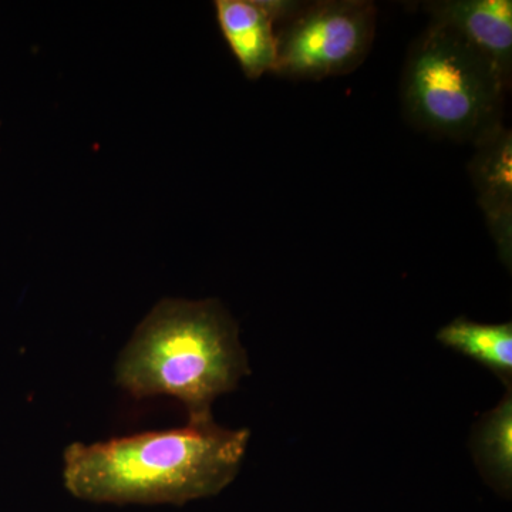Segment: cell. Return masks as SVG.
<instances>
[{"label": "cell", "mask_w": 512, "mask_h": 512, "mask_svg": "<svg viewBox=\"0 0 512 512\" xmlns=\"http://www.w3.org/2000/svg\"><path fill=\"white\" fill-rule=\"evenodd\" d=\"M248 373L237 322L221 302L163 299L120 353L116 383L136 399L173 397L200 423L214 420V400Z\"/></svg>", "instance_id": "cell-2"}, {"label": "cell", "mask_w": 512, "mask_h": 512, "mask_svg": "<svg viewBox=\"0 0 512 512\" xmlns=\"http://www.w3.org/2000/svg\"><path fill=\"white\" fill-rule=\"evenodd\" d=\"M511 387V386H510ZM497 409L481 420L474 436V454L483 476L504 495L510 494L512 477L511 389Z\"/></svg>", "instance_id": "cell-9"}, {"label": "cell", "mask_w": 512, "mask_h": 512, "mask_svg": "<svg viewBox=\"0 0 512 512\" xmlns=\"http://www.w3.org/2000/svg\"><path fill=\"white\" fill-rule=\"evenodd\" d=\"M430 23L456 33L471 49L493 64L511 87V0H439L424 5Z\"/></svg>", "instance_id": "cell-5"}, {"label": "cell", "mask_w": 512, "mask_h": 512, "mask_svg": "<svg viewBox=\"0 0 512 512\" xmlns=\"http://www.w3.org/2000/svg\"><path fill=\"white\" fill-rule=\"evenodd\" d=\"M437 339L447 348L463 353L488 367L505 383H511V323L485 325L466 318H457L440 330Z\"/></svg>", "instance_id": "cell-8"}, {"label": "cell", "mask_w": 512, "mask_h": 512, "mask_svg": "<svg viewBox=\"0 0 512 512\" xmlns=\"http://www.w3.org/2000/svg\"><path fill=\"white\" fill-rule=\"evenodd\" d=\"M249 430L214 420L146 431L101 443H73L63 453V484L96 504L184 505L214 497L237 477Z\"/></svg>", "instance_id": "cell-1"}, {"label": "cell", "mask_w": 512, "mask_h": 512, "mask_svg": "<svg viewBox=\"0 0 512 512\" xmlns=\"http://www.w3.org/2000/svg\"><path fill=\"white\" fill-rule=\"evenodd\" d=\"M476 153L468 164L488 231L498 254L510 268L512 258V134L498 127L474 144Z\"/></svg>", "instance_id": "cell-6"}, {"label": "cell", "mask_w": 512, "mask_h": 512, "mask_svg": "<svg viewBox=\"0 0 512 512\" xmlns=\"http://www.w3.org/2000/svg\"><path fill=\"white\" fill-rule=\"evenodd\" d=\"M508 90L493 64L437 23L414 40L404 64L407 120L427 133L473 146L503 126Z\"/></svg>", "instance_id": "cell-3"}, {"label": "cell", "mask_w": 512, "mask_h": 512, "mask_svg": "<svg viewBox=\"0 0 512 512\" xmlns=\"http://www.w3.org/2000/svg\"><path fill=\"white\" fill-rule=\"evenodd\" d=\"M377 9L369 0H322L276 30L275 76L323 80L355 72L372 50Z\"/></svg>", "instance_id": "cell-4"}, {"label": "cell", "mask_w": 512, "mask_h": 512, "mask_svg": "<svg viewBox=\"0 0 512 512\" xmlns=\"http://www.w3.org/2000/svg\"><path fill=\"white\" fill-rule=\"evenodd\" d=\"M218 25L242 72L256 80L274 73L276 30L258 0H217Z\"/></svg>", "instance_id": "cell-7"}, {"label": "cell", "mask_w": 512, "mask_h": 512, "mask_svg": "<svg viewBox=\"0 0 512 512\" xmlns=\"http://www.w3.org/2000/svg\"><path fill=\"white\" fill-rule=\"evenodd\" d=\"M258 3L264 9L268 18L271 19L275 30H278L291 23L305 9L308 2H299V0H258Z\"/></svg>", "instance_id": "cell-10"}]
</instances>
